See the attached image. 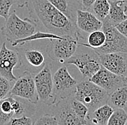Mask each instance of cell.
<instances>
[{
  "mask_svg": "<svg viewBox=\"0 0 127 125\" xmlns=\"http://www.w3.org/2000/svg\"><path fill=\"white\" fill-rule=\"evenodd\" d=\"M26 6L35 21L41 23L48 32L61 36L74 37L81 42L84 40L76 24L48 0H28Z\"/></svg>",
  "mask_w": 127,
  "mask_h": 125,
  "instance_id": "1",
  "label": "cell"
},
{
  "mask_svg": "<svg viewBox=\"0 0 127 125\" xmlns=\"http://www.w3.org/2000/svg\"><path fill=\"white\" fill-rule=\"evenodd\" d=\"M72 95L87 106L89 109V114L98 107L108 103L109 98V94L104 89L90 80L78 83Z\"/></svg>",
  "mask_w": 127,
  "mask_h": 125,
  "instance_id": "2",
  "label": "cell"
},
{
  "mask_svg": "<svg viewBox=\"0 0 127 125\" xmlns=\"http://www.w3.org/2000/svg\"><path fill=\"white\" fill-rule=\"evenodd\" d=\"M38 30V24L29 18L21 19L15 11L9 14L5 23L1 28V34L12 43L15 41L23 39L34 34Z\"/></svg>",
  "mask_w": 127,
  "mask_h": 125,
  "instance_id": "3",
  "label": "cell"
},
{
  "mask_svg": "<svg viewBox=\"0 0 127 125\" xmlns=\"http://www.w3.org/2000/svg\"><path fill=\"white\" fill-rule=\"evenodd\" d=\"M102 30L106 36L105 42L101 47L92 48L93 51L98 55L114 52L127 53V38L110 23L108 17L103 20Z\"/></svg>",
  "mask_w": 127,
  "mask_h": 125,
  "instance_id": "4",
  "label": "cell"
},
{
  "mask_svg": "<svg viewBox=\"0 0 127 125\" xmlns=\"http://www.w3.org/2000/svg\"><path fill=\"white\" fill-rule=\"evenodd\" d=\"M46 46L48 56L53 60L64 64L77 51L80 41L71 36L51 39Z\"/></svg>",
  "mask_w": 127,
  "mask_h": 125,
  "instance_id": "5",
  "label": "cell"
},
{
  "mask_svg": "<svg viewBox=\"0 0 127 125\" xmlns=\"http://www.w3.org/2000/svg\"><path fill=\"white\" fill-rule=\"evenodd\" d=\"M90 51L83 53H75L68 59L65 64H73L78 69L83 78L90 80L101 67L99 55L92 48Z\"/></svg>",
  "mask_w": 127,
  "mask_h": 125,
  "instance_id": "6",
  "label": "cell"
},
{
  "mask_svg": "<svg viewBox=\"0 0 127 125\" xmlns=\"http://www.w3.org/2000/svg\"><path fill=\"white\" fill-rule=\"evenodd\" d=\"M34 81L40 101L48 106L54 105L56 103L54 97L52 66L50 63H46L44 67L37 72L34 77Z\"/></svg>",
  "mask_w": 127,
  "mask_h": 125,
  "instance_id": "7",
  "label": "cell"
},
{
  "mask_svg": "<svg viewBox=\"0 0 127 125\" xmlns=\"http://www.w3.org/2000/svg\"><path fill=\"white\" fill-rule=\"evenodd\" d=\"M53 83L54 97L56 103L74 93L78 83L70 75L66 65L61 67L56 71L53 75Z\"/></svg>",
  "mask_w": 127,
  "mask_h": 125,
  "instance_id": "8",
  "label": "cell"
},
{
  "mask_svg": "<svg viewBox=\"0 0 127 125\" xmlns=\"http://www.w3.org/2000/svg\"><path fill=\"white\" fill-rule=\"evenodd\" d=\"M11 95L23 98L32 104H36L39 101L34 78L32 72L25 70L16 80L15 83L10 90Z\"/></svg>",
  "mask_w": 127,
  "mask_h": 125,
  "instance_id": "9",
  "label": "cell"
},
{
  "mask_svg": "<svg viewBox=\"0 0 127 125\" xmlns=\"http://www.w3.org/2000/svg\"><path fill=\"white\" fill-rule=\"evenodd\" d=\"M22 67V60L17 51L8 48L4 42L0 48V75L9 81H16L17 78L13 73L14 70Z\"/></svg>",
  "mask_w": 127,
  "mask_h": 125,
  "instance_id": "10",
  "label": "cell"
},
{
  "mask_svg": "<svg viewBox=\"0 0 127 125\" xmlns=\"http://www.w3.org/2000/svg\"><path fill=\"white\" fill-rule=\"evenodd\" d=\"M19 98L12 95L0 101V125H7L12 117H20L29 112L26 108L28 105L25 103V99Z\"/></svg>",
  "mask_w": 127,
  "mask_h": 125,
  "instance_id": "11",
  "label": "cell"
},
{
  "mask_svg": "<svg viewBox=\"0 0 127 125\" xmlns=\"http://www.w3.org/2000/svg\"><path fill=\"white\" fill-rule=\"evenodd\" d=\"M90 80L102 87L109 95L120 87L127 85V76L117 75L103 66Z\"/></svg>",
  "mask_w": 127,
  "mask_h": 125,
  "instance_id": "12",
  "label": "cell"
},
{
  "mask_svg": "<svg viewBox=\"0 0 127 125\" xmlns=\"http://www.w3.org/2000/svg\"><path fill=\"white\" fill-rule=\"evenodd\" d=\"M22 60V67L32 73L38 72L46 64L44 54L35 48H17Z\"/></svg>",
  "mask_w": 127,
  "mask_h": 125,
  "instance_id": "13",
  "label": "cell"
},
{
  "mask_svg": "<svg viewBox=\"0 0 127 125\" xmlns=\"http://www.w3.org/2000/svg\"><path fill=\"white\" fill-rule=\"evenodd\" d=\"M55 105L54 115L57 119L59 125H90L87 121L82 120L76 114L71 107L68 97L56 103Z\"/></svg>",
  "mask_w": 127,
  "mask_h": 125,
  "instance_id": "14",
  "label": "cell"
},
{
  "mask_svg": "<svg viewBox=\"0 0 127 125\" xmlns=\"http://www.w3.org/2000/svg\"><path fill=\"white\" fill-rule=\"evenodd\" d=\"M101 65L119 76H127V53L114 52L99 55Z\"/></svg>",
  "mask_w": 127,
  "mask_h": 125,
  "instance_id": "15",
  "label": "cell"
},
{
  "mask_svg": "<svg viewBox=\"0 0 127 125\" xmlns=\"http://www.w3.org/2000/svg\"><path fill=\"white\" fill-rule=\"evenodd\" d=\"M76 25L79 31L90 34L95 31L102 30L103 21L98 19L90 10L77 9Z\"/></svg>",
  "mask_w": 127,
  "mask_h": 125,
  "instance_id": "16",
  "label": "cell"
},
{
  "mask_svg": "<svg viewBox=\"0 0 127 125\" xmlns=\"http://www.w3.org/2000/svg\"><path fill=\"white\" fill-rule=\"evenodd\" d=\"M114 109L109 105L105 103L88 115V121L90 125H108V122L113 114Z\"/></svg>",
  "mask_w": 127,
  "mask_h": 125,
  "instance_id": "17",
  "label": "cell"
},
{
  "mask_svg": "<svg viewBox=\"0 0 127 125\" xmlns=\"http://www.w3.org/2000/svg\"><path fill=\"white\" fill-rule=\"evenodd\" d=\"M111 4L110 12L108 18L113 25L116 26L127 19V15L125 13L127 7L126 3L121 1H117L113 0H109Z\"/></svg>",
  "mask_w": 127,
  "mask_h": 125,
  "instance_id": "18",
  "label": "cell"
},
{
  "mask_svg": "<svg viewBox=\"0 0 127 125\" xmlns=\"http://www.w3.org/2000/svg\"><path fill=\"white\" fill-rule=\"evenodd\" d=\"M56 9L61 11L66 16L71 22L76 24L77 10L79 8L76 7L75 1L74 0H48Z\"/></svg>",
  "mask_w": 127,
  "mask_h": 125,
  "instance_id": "19",
  "label": "cell"
},
{
  "mask_svg": "<svg viewBox=\"0 0 127 125\" xmlns=\"http://www.w3.org/2000/svg\"><path fill=\"white\" fill-rule=\"evenodd\" d=\"M127 103V85L121 86L109 95L108 103L115 109H124Z\"/></svg>",
  "mask_w": 127,
  "mask_h": 125,
  "instance_id": "20",
  "label": "cell"
},
{
  "mask_svg": "<svg viewBox=\"0 0 127 125\" xmlns=\"http://www.w3.org/2000/svg\"><path fill=\"white\" fill-rule=\"evenodd\" d=\"M106 40L105 33L103 30H98L90 33L87 38V43L84 42H79V46L88 47L91 48H97L101 47L105 43Z\"/></svg>",
  "mask_w": 127,
  "mask_h": 125,
  "instance_id": "21",
  "label": "cell"
},
{
  "mask_svg": "<svg viewBox=\"0 0 127 125\" xmlns=\"http://www.w3.org/2000/svg\"><path fill=\"white\" fill-rule=\"evenodd\" d=\"M110 7L109 0H95L90 10L98 19L103 21L109 15Z\"/></svg>",
  "mask_w": 127,
  "mask_h": 125,
  "instance_id": "22",
  "label": "cell"
},
{
  "mask_svg": "<svg viewBox=\"0 0 127 125\" xmlns=\"http://www.w3.org/2000/svg\"><path fill=\"white\" fill-rule=\"evenodd\" d=\"M68 98H69L71 107L74 111V112L76 113V114L82 120L87 121L89 122V121L87 119L88 115H89V109L87 106L83 103L76 99L73 96V95H69ZM89 124H90V122H89Z\"/></svg>",
  "mask_w": 127,
  "mask_h": 125,
  "instance_id": "23",
  "label": "cell"
},
{
  "mask_svg": "<svg viewBox=\"0 0 127 125\" xmlns=\"http://www.w3.org/2000/svg\"><path fill=\"white\" fill-rule=\"evenodd\" d=\"M127 122V113L124 109H115L111 114L108 125H125Z\"/></svg>",
  "mask_w": 127,
  "mask_h": 125,
  "instance_id": "24",
  "label": "cell"
},
{
  "mask_svg": "<svg viewBox=\"0 0 127 125\" xmlns=\"http://www.w3.org/2000/svg\"><path fill=\"white\" fill-rule=\"evenodd\" d=\"M14 4H15L14 0H0V17L6 20L10 14V9Z\"/></svg>",
  "mask_w": 127,
  "mask_h": 125,
  "instance_id": "25",
  "label": "cell"
},
{
  "mask_svg": "<svg viewBox=\"0 0 127 125\" xmlns=\"http://www.w3.org/2000/svg\"><path fill=\"white\" fill-rule=\"evenodd\" d=\"M10 82L5 77L0 75V101L6 98L9 94L10 90L12 88Z\"/></svg>",
  "mask_w": 127,
  "mask_h": 125,
  "instance_id": "26",
  "label": "cell"
},
{
  "mask_svg": "<svg viewBox=\"0 0 127 125\" xmlns=\"http://www.w3.org/2000/svg\"><path fill=\"white\" fill-rule=\"evenodd\" d=\"M33 125H59L58 120L54 114H45L38 119Z\"/></svg>",
  "mask_w": 127,
  "mask_h": 125,
  "instance_id": "27",
  "label": "cell"
},
{
  "mask_svg": "<svg viewBox=\"0 0 127 125\" xmlns=\"http://www.w3.org/2000/svg\"><path fill=\"white\" fill-rule=\"evenodd\" d=\"M34 124L31 118L23 115L20 117H14L8 122L9 125H31Z\"/></svg>",
  "mask_w": 127,
  "mask_h": 125,
  "instance_id": "28",
  "label": "cell"
},
{
  "mask_svg": "<svg viewBox=\"0 0 127 125\" xmlns=\"http://www.w3.org/2000/svg\"><path fill=\"white\" fill-rule=\"evenodd\" d=\"M116 28L121 33H122L125 37L127 38V19L124 21L121 22V23H119V25H117Z\"/></svg>",
  "mask_w": 127,
  "mask_h": 125,
  "instance_id": "29",
  "label": "cell"
},
{
  "mask_svg": "<svg viewBox=\"0 0 127 125\" xmlns=\"http://www.w3.org/2000/svg\"><path fill=\"white\" fill-rule=\"evenodd\" d=\"M95 1V0H81V3H80L81 9L84 10H90Z\"/></svg>",
  "mask_w": 127,
  "mask_h": 125,
  "instance_id": "30",
  "label": "cell"
},
{
  "mask_svg": "<svg viewBox=\"0 0 127 125\" xmlns=\"http://www.w3.org/2000/svg\"><path fill=\"white\" fill-rule=\"evenodd\" d=\"M14 1L18 7H23L24 6L27 5L28 3V0H14Z\"/></svg>",
  "mask_w": 127,
  "mask_h": 125,
  "instance_id": "31",
  "label": "cell"
},
{
  "mask_svg": "<svg viewBox=\"0 0 127 125\" xmlns=\"http://www.w3.org/2000/svg\"><path fill=\"white\" fill-rule=\"evenodd\" d=\"M113 1H121L123 3H126L127 4V0H113Z\"/></svg>",
  "mask_w": 127,
  "mask_h": 125,
  "instance_id": "32",
  "label": "cell"
},
{
  "mask_svg": "<svg viewBox=\"0 0 127 125\" xmlns=\"http://www.w3.org/2000/svg\"><path fill=\"white\" fill-rule=\"evenodd\" d=\"M74 1H75L76 2H77V3H81V0H74Z\"/></svg>",
  "mask_w": 127,
  "mask_h": 125,
  "instance_id": "33",
  "label": "cell"
},
{
  "mask_svg": "<svg viewBox=\"0 0 127 125\" xmlns=\"http://www.w3.org/2000/svg\"><path fill=\"white\" fill-rule=\"evenodd\" d=\"M124 109H125V111H127V104H126V106H125V107H124Z\"/></svg>",
  "mask_w": 127,
  "mask_h": 125,
  "instance_id": "34",
  "label": "cell"
}]
</instances>
